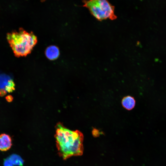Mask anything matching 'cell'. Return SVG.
<instances>
[{
    "label": "cell",
    "instance_id": "obj_1",
    "mask_svg": "<svg viewBox=\"0 0 166 166\" xmlns=\"http://www.w3.org/2000/svg\"><path fill=\"white\" fill-rule=\"evenodd\" d=\"M55 137L60 156L64 160L83 153V134L78 130L72 131L59 122L56 126Z\"/></svg>",
    "mask_w": 166,
    "mask_h": 166
},
{
    "label": "cell",
    "instance_id": "obj_2",
    "mask_svg": "<svg viewBox=\"0 0 166 166\" xmlns=\"http://www.w3.org/2000/svg\"><path fill=\"white\" fill-rule=\"evenodd\" d=\"M6 38L15 56L18 57L30 54L38 41L32 32H28L22 28L7 33Z\"/></svg>",
    "mask_w": 166,
    "mask_h": 166
},
{
    "label": "cell",
    "instance_id": "obj_3",
    "mask_svg": "<svg viewBox=\"0 0 166 166\" xmlns=\"http://www.w3.org/2000/svg\"><path fill=\"white\" fill-rule=\"evenodd\" d=\"M83 6L88 9L91 14L99 21L117 18L115 7L108 0H84Z\"/></svg>",
    "mask_w": 166,
    "mask_h": 166
},
{
    "label": "cell",
    "instance_id": "obj_4",
    "mask_svg": "<svg viewBox=\"0 0 166 166\" xmlns=\"http://www.w3.org/2000/svg\"><path fill=\"white\" fill-rule=\"evenodd\" d=\"M10 136L6 133L0 134V151H6L10 149L12 145Z\"/></svg>",
    "mask_w": 166,
    "mask_h": 166
},
{
    "label": "cell",
    "instance_id": "obj_5",
    "mask_svg": "<svg viewBox=\"0 0 166 166\" xmlns=\"http://www.w3.org/2000/svg\"><path fill=\"white\" fill-rule=\"evenodd\" d=\"M59 54V49L55 45L49 46L45 51V54L46 57L51 60L56 59L58 57Z\"/></svg>",
    "mask_w": 166,
    "mask_h": 166
},
{
    "label": "cell",
    "instance_id": "obj_6",
    "mask_svg": "<svg viewBox=\"0 0 166 166\" xmlns=\"http://www.w3.org/2000/svg\"><path fill=\"white\" fill-rule=\"evenodd\" d=\"M123 107L128 110L132 109L135 106L136 101L133 97L127 96L124 97L121 101Z\"/></svg>",
    "mask_w": 166,
    "mask_h": 166
},
{
    "label": "cell",
    "instance_id": "obj_7",
    "mask_svg": "<svg viewBox=\"0 0 166 166\" xmlns=\"http://www.w3.org/2000/svg\"><path fill=\"white\" fill-rule=\"evenodd\" d=\"M9 158L14 165L18 166L23 165L24 161L19 156L15 154H13L11 155Z\"/></svg>",
    "mask_w": 166,
    "mask_h": 166
},
{
    "label": "cell",
    "instance_id": "obj_8",
    "mask_svg": "<svg viewBox=\"0 0 166 166\" xmlns=\"http://www.w3.org/2000/svg\"><path fill=\"white\" fill-rule=\"evenodd\" d=\"M5 88V90L8 92H12L15 89V84L12 80H10L8 81Z\"/></svg>",
    "mask_w": 166,
    "mask_h": 166
},
{
    "label": "cell",
    "instance_id": "obj_9",
    "mask_svg": "<svg viewBox=\"0 0 166 166\" xmlns=\"http://www.w3.org/2000/svg\"><path fill=\"white\" fill-rule=\"evenodd\" d=\"M4 166H14L11 161L9 158H8L5 160L4 162Z\"/></svg>",
    "mask_w": 166,
    "mask_h": 166
},
{
    "label": "cell",
    "instance_id": "obj_10",
    "mask_svg": "<svg viewBox=\"0 0 166 166\" xmlns=\"http://www.w3.org/2000/svg\"><path fill=\"white\" fill-rule=\"evenodd\" d=\"M92 133L93 136L94 137H98L101 133L96 128L93 129Z\"/></svg>",
    "mask_w": 166,
    "mask_h": 166
},
{
    "label": "cell",
    "instance_id": "obj_11",
    "mask_svg": "<svg viewBox=\"0 0 166 166\" xmlns=\"http://www.w3.org/2000/svg\"><path fill=\"white\" fill-rule=\"evenodd\" d=\"M6 94V91L5 89L2 88L0 89V96L2 97Z\"/></svg>",
    "mask_w": 166,
    "mask_h": 166
},
{
    "label": "cell",
    "instance_id": "obj_12",
    "mask_svg": "<svg viewBox=\"0 0 166 166\" xmlns=\"http://www.w3.org/2000/svg\"><path fill=\"white\" fill-rule=\"evenodd\" d=\"M6 99L8 102H10L12 101L13 98L11 95H8L6 97Z\"/></svg>",
    "mask_w": 166,
    "mask_h": 166
},
{
    "label": "cell",
    "instance_id": "obj_13",
    "mask_svg": "<svg viewBox=\"0 0 166 166\" xmlns=\"http://www.w3.org/2000/svg\"><path fill=\"white\" fill-rule=\"evenodd\" d=\"M46 0H41V1L42 2H45V1Z\"/></svg>",
    "mask_w": 166,
    "mask_h": 166
}]
</instances>
